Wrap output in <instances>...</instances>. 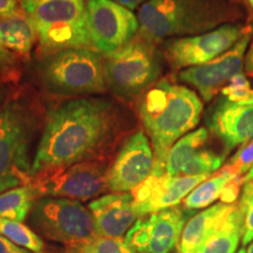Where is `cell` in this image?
Instances as JSON below:
<instances>
[{"mask_svg":"<svg viewBox=\"0 0 253 253\" xmlns=\"http://www.w3.org/2000/svg\"><path fill=\"white\" fill-rule=\"evenodd\" d=\"M237 204L217 203L190 217L178 243V253H196L210 233L235 210Z\"/></svg>","mask_w":253,"mask_h":253,"instance_id":"obj_19","label":"cell"},{"mask_svg":"<svg viewBox=\"0 0 253 253\" xmlns=\"http://www.w3.org/2000/svg\"><path fill=\"white\" fill-rule=\"evenodd\" d=\"M189 212L177 205L142 217L126 232V243L137 253H171L178 246Z\"/></svg>","mask_w":253,"mask_h":253,"instance_id":"obj_12","label":"cell"},{"mask_svg":"<svg viewBox=\"0 0 253 253\" xmlns=\"http://www.w3.org/2000/svg\"><path fill=\"white\" fill-rule=\"evenodd\" d=\"M244 67H245V72L248 73L249 75L253 77V41L251 46H250L249 50L246 52L245 60H244Z\"/></svg>","mask_w":253,"mask_h":253,"instance_id":"obj_32","label":"cell"},{"mask_svg":"<svg viewBox=\"0 0 253 253\" xmlns=\"http://www.w3.org/2000/svg\"><path fill=\"white\" fill-rule=\"evenodd\" d=\"M0 236L33 253H47L42 238L21 221L0 217Z\"/></svg>","mask_w":253,"mask_h":253,"instance_id":"obj_24","label":"cell"},{"mask_svg":"<svg viewBox=\"0 0 253 253\" xmlns=\"http://www.w3.org/2000/svg\"><path fill=\"white\" fill-rule=\"evenodd\" d=\"M237 177L235 173L221 169L214 175L198 184L183 201V207L188 211L199 210L211 207L217 199H220L224 190Z\"/></svg>","mask_w":253,"mask_h":253,"instance_id":"obj_22","label":"cell"},{"mask_svg":"<svg viewBox=\"0 0 253 253\" xmlns=\"http://www.w3.org/2000/svg\"><path fill=\"white\" fill-rule=\"evenodd\" d=\"M232 18L226 0H148L138 9V33L156 42L207 33Z\"/></svg>","mask_w":253,"mask_h":253,"instance_id":"obj_4","label":"cell"},{"mask_svg":"<svg viewBox=\"0 0 253 253\" xmlns=\"http://www.w3.org/2000/svg\"><path fill=\"white\" fill-rule=\"evenodd\" d=\"M89 0H18L39 38V55L66 48H91L87 21Z\"/></svg>","mask_w":253,"mask_h":253,"instance_id":"obj_5","label":"cell"},{"mask_svg":"<svg viewBox=\"0 0 253 253\" xmlns=\"http://www.w3.org/2000/svg\"><path fill=\"white\" fill-rule=\"evenodd\" d=\"M0 37L6 48L24 62L30 61L33 47L39 41L33 23L20 8L13 14L0 18Z\"/></svg>","mask_w":253,"mask_h":253,"instance_id":"obj_20","label":"cell"},{"mask_svg":"<svg viewBox=\"0 0 253 253\" xmlns=\"http://www.w3.org/2000/svg\"><path fill=\"white\" fill-rule=\"evenodd\" d=\"M114 1L119 2L120 5L125 6V7L129 8L130 11H134V9L141 7L148 0H114Z\"/></svg>","mask_w":253,"mask_h":253,"instance_id":"obj_33","label":"cell"},{"mask_svg":"<svg viewBox=\"0 0 253 253\" xmlns=\"http://www.w3.org/2000/svg\"><path fill=\"white\" fill-rule=\"evenodd\" d=\"M27 219L38 236L65 245L97 236L90 210L74 199L38 198Z\"/></svg>","mask_w":253,"mask_h":253,"instance_id":"obj_8","label":"cell"},{"mask_svg":"<svg viewBox=\"0 0 253 253\" xmlns=\"http://www.w3.org/2000/svg\"><path fill=\"white\" fill-rule=\"evenodd\" d=\"M242 236V217L236 205L235 210L210 233L196 253H237Z\"/></svg>","mask_w":253,"mask_h":253,"instance_id":"obj_21","label":"cell"},{"mask_svg":"<svg viewBox=\"0 0 253 253\" xmlns=\"http://www.w3.org/2000/svg\"><path fill=\"white\" fill-rule=\"evenodd\" d=\"M65 253H137L126 243L125 238L95 236L75 244L66 245Z\"/></svg>","mask_w":253,"mask_h":253,"instance_id":"obj_25","label":"cell"},{"mask_svg":"<svg viewBox=\"0 0 253 253\" xmlns=\"http://www.w3.org/2000/svg\"><path fill=\"white\" fill-rule=\"evenodd\" d=\"M207 126L229 153L253 138V103L237 104L220 97L209 113Z\"/></svg>","mask_w":253,"mask_h":253,"instance_id":"obj_17","label":"cell"},{"mask_svg":"<svg viewBox=\"0 0 253 253\" xmlns=\"http://www.w3.org/2000/svg\"><path fill=\"white\" fill-rule=\"evenodd\" d=\"M112 158L86 161L50 173L34 178L32 185L38 198L59 197L84 202L97 197L107 190V173Z\"/></svg>","mask_w":253,"mask_h":253,"instance_id":"obj_10","label":"cell"},{"mask_svg":"<svg viewBox=\"0 0 253 253\" xmlns=\"http://www.w3.org/2000/svg\"><path fill=\"white\" fill-rule=\"evenodd\" d=\"M137 113L154 151L151 175H164L168 154L198 125L203 102L190 88L163 78L138 97Z\"/></svg>","mask_w":253,"mask_h":253,"instance_id":"obj_2","label":"cell"},{"mask_svg":"<svg viewBox=\"0 0 253 253\" xmlns=\"http://www.w3.org/2000/svg\"><path fill=\"white\" fill-rule=\"evenodd\" d=\"M87 21L94 49L103 55L125 46L140 32L134 12L114 0H89Z\"/></svg>","mask_w":253,"mask_h":253,"instance_id":"obj_11","label":"cell"},{"mask_svg":"<svg viewBox=\"0 0 253 253\" xmlns=\"http://www.w3.org/2000/svg\"><path fill=\"white\" fill-rule=\"evenodd\" d=\"M248 2H249L250 7H251V8L253 9V0H248Z\"/></svg>","mask_w":253,"mask_h":253,"instance_id":"obj_37","label":"cell"},{"mask_svg":"<svg viewBox=\"0 0 253 253\" xmlns=\"http://www.w3.org/2000/svg\"><path fill=\"white\" fill-rule=\"evenodd\" d=\"M220 97L237 104H252L253 89L245 75L239 73L221 88Z\"/></svg>","mask_w":253,"mask_h":253,"instance_id":"obj_27","label":"cell"},{"mask_svg":"<svg viewBox=\"0 0 253 253\" xmlns=\"http://www.w3.org/2000/svg\"><path fill=\"white\" fill-rule=\"evenodd\" d=\"M7 86L8 84H4V82L0 81V108L4 106L6 100H7L9 94H11L7 91Z\"/></svg>","mask_w":253,"mask_h":253,"instance_id":"obj_34","label":"cell"},{"mask_svg":"<svg viewBox=\"0 0 253 253\" xmlns=\"http://www.w3.org/2000/svg\"><path fill=\"white\" fill-rule=\"evenodd\" d=\"M45 114L38 95L25 87L12 91L0 108V194L33 181L32 145Z\"/></svg>","mask_w":253,"mask_h":253,"instance_id":"obj_3","label":"cell"},{"mask_svg":"<svg viewBox=\"0 0 253 253\" xmlns=\"http://www.w3.org/2000/svg\"><path fill=\"white\" fill-rule=\"evenodd\" d=\"M211 176V175H210ZM150 175L131 191L138 217L177 207L198 184L210 177Z\"/></svg>","mask_w":253,"mask_h":253,"instance_id":"obj_16","label":"cell"},{"mask_svg":"<svg viewBox=\"0 0 253 253\" xmlns=\"http://www.w3.org/2000/svg\"><path fill=\"white\" fill-rule=\"evenodd\" d=\"M237 208L243 224L242 243L249 245L253 242V181L244 183Z\"/></svg>","mask_w":253,"mask_h":253,"instance_id":"obj_26","label":"cell"},{"mask_svg":"<svg viewBox=\"0 0 253 253\" xmlns=\"http://www.w3.org/2000/svg\"><path fill=\"white\" fill-rule=\"evenodd\" d=\"M250 181H253V167L251 169L249 170V172L246 173V175L243 177V182H250Z\"/></svg>","mask_w":253,"mask_h":253,"instance_id":"obj_35","label":"cell"},{"mask_svg":"<svg viewBox=\"0 0 253 253\" xmlns=\"http://www.w3.org/2000/svg\"><path fill=\"white\" fill-rule=\"evenodd\" d=\"M237 253H246V250H245V249H240L239 251L237 252Z\"/></svg>","mask_w":253,"mask_h":253,"instance_id":"obj_38","label":"cell"},{"mask_svg":"<svg viewBox=\"0 0 253 253\" xmlns=\"http://www.w3.org/2000/svg\"><path fill=\"white\" fill-rule=\"evenodd\" d=\"M154 151L142 129L126 135L107 173V190L131 192L153 172Z\"/></svg>","mask_w":253,"mask_h":253,"instance_id":"obj_13","label":"cell"},{"mask_svg":"<svg viewBox=\"0 0 253 253\" xmlns=\"http://www.w3.org/2000/svg\"><path fill=\"white\" fill-rule=\"evenodd\" d=\"M18 9V0H0V18L13 14Z\"/></svg>","mask_w":253,"mask_h":253,"instance_id":"obj_31","label":"cell"},{"mask_svg":"<svg viewBox=\"0 0 253 253\" xmlns=\"http://www.w3.org/2000/svg\"><path fill=\"white\" fill-rule=\"evenodd\" d=\"M0 253H33L0 236Z\"/></svg>","mask_w":253,"mask_h":253,"instance_id":"obj_30","label":"cell"},{"mask_svg":"<svg viewBox=\"0 0 253 253\" xmlns=\"http://www.w3.org/2000/svg\"><path fill=\"white\" fill-rule=\"evenodd\" d=\"M88 209L93 214L97 236L125 238L140 219L131 192H110L91 201Z\"/></svg>","mask_w":253,"mask_h":253,"instance_id":"obj_18","label":"cell"},{"mask_svg":"<svg viewBox=\"0 0 253 253\" xmlns=\"http://www.w3.org/2000/svg\"><path fill=\"white\" fill-rule=\"evenodd\" d=\"M103 54L91 48H66L42 56L38 77L43 89L59 96H93L108 89Z\"/></svg>","mask_w":253,"mask_h":253,"instance_id":"obj_6","label":"cell"},{"mask_svg":"<svg viewBox=\"0 0 253 253\" xmlns=\"http://www.w3.org/2000/svg\"><path fill=\"white\" fill-rule=\"evenodd\" d=\"M249 28H250V31H251V32H253V23H252V25H251V26H250Z\"/></svg>","mask_w":253,"mask_h":253,"instance_id":"obj_39","label":"cell"},{"mask_svg":"<svg viewBox=\"0 0 253 253\" xmlns=\"http://www.w3.org/2000/svg\"><path fill=\"white\" fill-rule=\"evenodd\" d=\"M45 113L33 157V179L86 161L112 158L130 123L126 107L109 97H74Z\"/></svg>","mask_w":253,"mask_h":253,"instance_id":"obj_1","label":"cell"},{"mask_svg":"<svg viewBox=\"0 0 253 253\" xmlns=\"http://www.w3.org/2000/svg\"><path fill=\"white\" fill-rule=\"evenodd\" d=\"M248 33H252L249 27L239 24H224L198 36L163 41L162 55L173 72H179L218 58Z\"/></svg>","mask_w":253,"mask_h":253,"instance_id":"obj_9","label":"cell"},{"mask_svg":"<svg viewBox=\"0 0 253 253\" xmlns=\"http://www.w3.org/2000/svg\"><path fill=\"white\" fill-rule=\"evenodd\" d=\"M246 253H253V242L249 245L248 250H246Z\"/></svg>","mask_w":253,"mask_h":253,"instance_id":"obj_36","label":"cell"},{"mask_svg":"<svg viewBox=\"0 0 253 253\" xmlns=\"http://www.w3.org/2000/svg\"><path fill=\"white\" fill-rule=\"evenodd\" d=\"M253 167V138L243 144L237 150V153L227 161L223 169L235 173L236 176L242 177L246 175L249 170Z\"/></svg>","mask_w":253,"mask_h":253,"instance_id":"obj_29","label":"cell"},{"mask_svg":"<svg viewBox=\"0 0 253 253\" xmlns=\"http://www.w3.org/2000/svg\"><path fill=\"white\" fill-rule=\"evenodd\" d=\"M210 131L198 128L178 140L168 154L166 173L169 176L212 175L225 161V154H217L209 144Z\"/></svg>","mask_w":253,"mask_h":253,"instance_id":"obj_15","label":"cell"},{"mask_svg":"<svg viewBox=\"0 0 253 253\" xmlns=\"http://www.w3.org/2000/svg\"><path fill=\"white\" fill-rule=\"evenodd\" d=\"M251 33L245 34L229 50L204 65L179 71L177 80L194 87L204 101H211L235 75L242 73Z\"/></svg>","mask_w":253,"mask_h":253,"instance_id":"obj_14","label":"cell"},{"mask_svg":"<svg viewBox=\"0 0 253 253\" xmlns=\"http://www.w3.org/2000/svg\"><path fill=\"white\" fill-rule=\"evenodd\" d=\"M104 58L108 89L126 101L140 97L156 84L162 73L155 41L141 33Z\"/></svg>","mask_w":253,"mask_h":253,"instance_id":"obj_7","label":"cell"},{"mask_svg":"<svg viewBox=\"0 0 253 253\" xmlns=\"http://www.w3.org/2000/svg\"><path fill=\"white\" fill-rule=\"evenodd\" d=\"M37 199L32 183L2 192L0 194V217L23 223L30 216Z\"/></svg>","mask_w":253,"mask_h":253,"instance_id":"obj_23","label":"cell"},{"mask_svg":"<svg viewBox=\"0 0 253 253\" xmlns=\"http://www.w3.org/2000/svg\"><path fill=\"white\" fill-rule=\"evenodd\" d=\"M23 60L7 49L0 37V81L6 84H15L23 73Z\"/></svg>","mask_w":253,"mask_h":253,"instance_id":"obj_28","label":"cell"}]
</instances>
